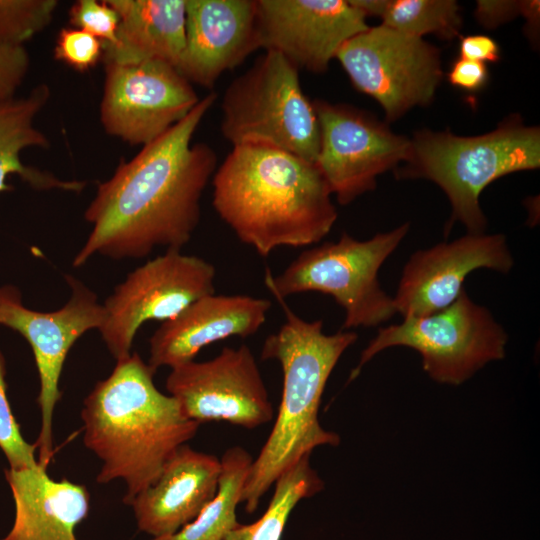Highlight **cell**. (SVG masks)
<instances>
[{
  "label": "cell",
  "instance_id": "cell-24",
  "mask_svg": "<svg viewBox=\"0 0 540 540\" xmlns=\"http://www.w3.org/2000/svg\"><path fill=\"white\" fill-rule=\"evenodd\" d=\"M323 487V481L310 464V455L303 457L276 480L263 515L251 524H238L224 540H280L296 505Z\"/></svg>",
  "mask_w": 540,
  "mask_h": 540
},
{
  "label": "cell",
  "instance_id": "cell-31",
  "mask_svg": "<svg viewBox=\"0 0 540 540\" xmlns=\"http://www.w3.org/2000/svg\"><path fill=\"white\" fill-rule=\"evenodd\" d=\"M447 78L455 87L477 91L487 82L488 70L485 63L459 58L452 64Z\"/></svg>",
  "mask_w": 540,
  "mask_h": 540
},
{
  "label": "cell",
  "instance_id": "cell-17",
  "mask_svg": "<svg viewBox=\"0 0 540 540\" xmlns=\"http://www.w3.org/2000/svg\"><path fill=\"white\" fill-rule=\"evenodd\" d=\"M259 48L255 0H186L185 47L176 69L212 88Z\"/></svg>",
  "mask_w": 540,
  "mask_h": 540
},
{
  "label": "cell",
  "instance_id": "cell-25",
  "mask_svg": "<svg viewBox=\"0 0 540 540\" xmlns=\"http://www.w3.org/2000/svg\"><path fill=\"white\" fill-rule=\"evenodd\" d=\"M382 25L423 38L433 33L450 40L462 26L460 7L454 0H389Z\"/></svg>",
  "mask_w": 540,
  "mask_h": 540
},
{
  "label": "cell",
  "instance_id": "cell-2",
  "mask_svg": "<svg viewBox=\"0 0 540 540\" xmlns=\"http://www.w3.org/2000/svg\"><path fill=\"white\" fill-rule=\"evenodd\" d=\"M212 205L259 255L321 241L337 220L315 163L263 144L232 146L213 177Z\"/></svg>",
  "mask_w": 540,
  "mask_h": 540
},
{
  "label": "cell",
  "instance_id": "cell-13",
  "mask_svg": "<svg viewBox=\"0 0 540 540\" xmlns=\"http://www.w3.org/2000/svg\"><path fill=\"white\" fill-rule=\"evenodd\" d=\"M166 389L182 413L199 424L208 421L254 429L270 422L274 407L250 348L224 347L214 358L171 368Z\"/></svg>",
  "mask_w": 540,
  "mask_h": 540
},
{
  "label": "cell",
  "instance_id": "cell-8",
  "mask_svg": "<svg viewBox=\"0 0 540 540\" xmlns=\"http://www.w3.org/2000/svg\"><path fill=\"white\" fill-rule=\"evenodd\" d=\"M507 334L491 312L473 302L463 290L446 308L430 315L406 317L381 327L362 351L348 382L363 366L389 347L418 351L423 369L439 383L459 385L490 361L505 357Z\"/></svg>",
  "mask_w": 540,
  "mask_h": 540
},
{
  "label": "cell",
  "instance_id": "cell-11",
  "mask_svg": "<svg viewBox=\"0 0 540 540\" xmlns=\"http://www.w3.org/2000/svg\"><path fill=\"white\" fill-rule=\"evenodd\" d=\"M71 288L66 304L53 312L26 308L20 292L13 286L0 287V325L9 327L30 344L40 379L38 404L41 429L36 443L38 463L47 468L54 455L53 414L61 398L59 380L73 344L87 331L100 329L104 306L97 296L71 275L65 277Z\"/></svg>",
  "mask_w": 540,
  "mask_h": 540
},
{
  "label": "cell",
  "instance_id": "cell-28",
  "mask_svg": "<svg viewBox=\"0 0 540 540\" xmlns=\"http://www.w3.org/2000/svg\"><path fill=\"white\" fill-rule=\"evenodd\" d=\"M104 43L77 28H63L57 37L54 56L71 68L84 72L103 57Z\"/></svg>",
  "mask_w": 540,
  "mask_h": 540
},
{
  "label": "cell",
  "instance_id": "cell-6",
  "mask_svg": "<svg viewBox=\"0 0 540 540\" xmlns=\"http://www.w3.org/2000/svg\"><path fill=\"white\" fill-rule=\"evenodd\" d=\"M221 133L232 146L263 144L315 163L320 129L313 102L304 94L299 69L267 50L226 88Z\"/></svg>",
  "mask_w": 540,
  "mask_h": 540
},
{
  "label": "cell",
  "instance_id": "cell-35",
  "mask_svg": "<svg viewBox=\"0 0 540 540\" xmlns=\"http://www.w3.org/2000/svg\"><path fill=\"white\" fill-rule=\"evenodd\" d=\"M351 5L360 10L366 17H382L389 0H348Z\"/></svg>",
  "mask_w": 540,
  "mask_h": 540
},
{
  "label": "cell",
  "instance_id": "cell-19",
  "mask_svg": "<svg viewBox=\"0 0 540 540\" xmlns=\"http://www.w3.org/2000/svg\"><path fill=\"white\" fill-rule=\"evenodd\" d=\"M220 474L218 457L180 446L155 482L130 502L138 528L153 538L175 533L214 498Z\"/></svg>",
  "mask_w": 540,
  "mask_h": 540
},
{
  "label": "cell",
  "instance_id": "cell-18",
  "mask_svg": "<svg viewBox=\"0 0 540 540\" xmlns=\"http://www.w3.org/2000/svg\"><path fill=\"white\" fill-rule=\"evenodd\" d=\"M271 306L268 299L248 295L203 296L153 333L148 365L155 372L162 366L173 368L194 360L209 344L254 335Z\"/></svg>",
  "mask_w": 540,
  "mask_h": 540
},
{
  "label": "cell",
  "instance_id": "cell-33",
  "mask_svg": "<svg viewBox=\"0 0 540 540\" xmlns=\"http://www.w3.org/2000/svg\"><path fill=\"white\" fill-rule=\"evenodd\" d=\"M460 58L478 62H496L500 49L495 40L486 35H467L461 38Z\"/></svg>",
  "mask_w": 540,
  "mask_h": 540
},
{
  "label": "cell",
  "instance_id": "cell-10",
  "mask_svg": "<svg viewBox=\"0 0 540 540\" xmlns=\"http://www.w3.org/2000/svg\"><path fill=\"white\" fill-rule=\"evenodd\" d=\"M216 269L207 260L167 249L130 272L103 304L99 331L116 360L128 357L138 329L168 321L199 298L215 293Z\"/></svg>",
  "mask_w": 540,
  "mask_h": 540
},
{
  "label": "cell",
  "instance_id": "cell-14",
  "mask_svg": "<svg viewBox=\"0 0 540 540\" xmlns=\"http://www.w3.org/2000/svg\"><path fill=\"white\" fill-rule=\"evenodd\" d=\"M199 101L191 83L170 64H105L100 120L108 134L131 145L157 139Z\"/></svg>",
  "mask_w": 540,
  "mask_h": 540
},
{
  "label": "cell",
  "instance_id": "cell-9",
  "mask_svg": "<svg viewBox=\"0 0 540 540\" xmlns=\"http://www.w3.org/2000/svg\"><path fill=\"white\" fill-rule=\"evenodd\" d=\"M335 58L353 86L381 105L388 121L431 103L443 77L437 47L382 24L346 41Z\"/></svg>",
  "mask_w": 540,
  "mask_h": 540
},
{
  "label": "cell",
  "instance_id": "cell-32",
  "mask_svg": "<svg viewBox=\"0 0 540 540\" xmlns=\"http://www.w3.org/2000/svg\"><path fill=\"white\" fill-rule=\"evenodd\" d=\"M521 1L480 0L477 1L475 17L488 29L510 21L520 15Z\"/></svg>",
  "mask_w": 540,
  "mask_h": 540
},
{
  "label": "cell",
  "instance_id": "cell-30",
  "mask_svg": "<svg viewBox=\"0 0 540 540\" xmlns=\"http://www.w3.org/2000/svg\"><path fill=\"white\" fill-rule=\"evenodd\" d=\"M29 63L24 46L0 43V101L14 97L28 72Z\"/></svg>",
  "mask_w": 540,
  "mask_h": 540
},
{
  "label": "cell",
  "instance_id": "cell-12",
  "mask_svg": "<svg viewBox=\"0 0 540 540\" xmlns=\"http://www.w3.org/2000/svg\"><path fill=\"white\" fill-rule=\"evenodd\" d=\"M312 102L320 129L315 164L341 205L373 190L380 174L408 160L410 139L374 116L346 104Z\"/></svg>",
  "mask_w": 540,
  "mask_h": 540
},
{
  "label": "cell",
  "instance_id": "cell-7",
  "mask_svg": "<svg viewBox=\"0 0 540 540\" xmlns=\"http://www.w3.org/2000/svg\"><path fill=\"white\" fill-rule=\"evenodd\" d=\"M408 222L359 241L344 232L337 242L303 251L274 277L266 271L265 284L276 300L304 292L330 295L344 309L343 329L374 327L397 312L393 297L378 281V272L409 231Z\"/></svg>",
  "mask_w": 540,
  "mask_h": 540
},
{
  "label": "cell",
  "instance_id": "cell-4",
  "mask_svg": "<svg viewBox=\"0 0 540 540\" xmlns=\"http://www.w3.org/2000/svg\"><path fill=\"white\" fill-rule=\"evenodd\" d=\"M285 321L261 349L263 360H276L282 369V397L272 430L253 459L241 503L253 513L276 480L300 459L324 445L336 447L338 434L325 430L319 407L328 378L342 354L357 340L351 331L323 332L322 320L306 321L277 300Z\"/></svg>",
  "mask_w": 540,
  "mask_h": 540
},
{
  "label": "cell",
  "instance_id": "cell-27",
  "mask_svg": "<svg viewBox=\"0 0 540 540\" xmlns=\"http://www.w3.org/2000/svg\"><path fill=\"white\" fill-rule=\"evenodd\" d=\"M0 448L11 469L33 467L38 464L36 446L27 443L16 422L6 395L5 364L0 352Z\"/></svg>",
  "mask_w": 540,
  "mask_h": 540
},
{
  "label": "cell",
  "instance_id": "cell-22",
  "mask_svg": "<svg viewBox=\"0 0 540 540\" xmlns=\"http://www.w3.org/2000/svg\"><path fill=\"white\" fill-rule=\"evenodd\" d=\"M50 97L46 84L35 87L28 96L0 101V192L11 189L6 184L9 174H18L35 189H60L79 192L86 183L61 180L50 172L25 166L20 153L28 147H49V140L33 121Z\"/></svg>",
  "mask_w": 540,
  "mask_h": 540
},
{
  "label": "cell",
  "instance_id": "cell-29",
  "mask_svg": "<svg viewBox=\"0 0 540 540\" xmlns=\"http://www.w3.org/2000/svg\"><path fill=\"white\" fill-rule=\"evenodd\" d=\"M69 17L72 26L91 34L105 45L116 41L120 19L106 0H79L71 7Z\"/></svg>",
  "mask_w": 540,
  "mask_h": 540
},
{
  "label": "cell",
  "instance_id": "cell-34",
  "mask_svg": "<svg viewBox=\"0 0 540 540\" xmlns=\"http://www.w3.org/2000/svg\"><path fill=\"white\" fill-rule=\"evenodd\" d=\"M526 19V29L527 35L532 41L536 40V35L539 30V16H540V5L539 1L535 0H525L521 1V12Z\"/></svg>",
  "mask_w": 540,
  "mask_h": 540
},
{
  "label": "cell",
  "instance_id": "cell-5",
  "mask_svg": "<svg viewBox=\"0 0 540 540\" xmlns=\"http://www.w3.org/2000/svg\"><path fill=\"white\" fill-rule=\"evenodd\" d=\"M399 178H425L447 195L452 216L446 231L460 221L468 233H484L486 217L480 194L496 179L540 166V130L518 115L509 116L491 132L462 137L450 131L414 133Z\"/></svg>",
  "mask_w": 540,
  "mask_h": 540
},
{
  "label": "cell",
  "instance_id": "cell-1",
  "mask_svg": "<svg viewBox=\"0 0 540 540\" xmlns=\"http://www.w3.org/2000/svg\"><path fill=\"white\" fill-rule=\"evenodd\" d=\"M216 99L213 92L200 99L187 116L99 184L84 213L92 230L74 267L95 254L142 258L155 247L181 250L188 243L200 221L202 194L217 169L214 150L191 140Z\"/></svg>",
  "mask_w": 540,
  "mask_h": 540
},
{
  "label": "cell",
  "instance_id": "cell-15",
  "mask_svg": "<svg viewBox=\"0 0 540 540\" xmlns=\"http://www.w3.org/2000/svg\"><path fill=\"white\" fill-rule=\"evenodd\" d=\"M259 48L299 70L322 73L341 46L369 28L348 0H255Z\"/></svg>",
  "mask_w": 540,
  "mask_h": 540
},
{
  "label": "cell",
  "instance_id": "cell-16",
  "mask_svg": "<svg viewBox=\"0 0 540 540\" xmlns=\"http://www.w3.org/2000/svg\"><path fill=\"white\" fill-rule=\"evenodd\" d=\"M514 260L502 234L468 233L415 252L403 268L393 302L403 318L421 317L452 304L465 278L481 268L509 272Z\"/></svg>",
  "mask_w": 540,
  "mask_h": 540
},
{
  "label": "cell",
  "instance_id": "cell-3",
  "mask_svg": "<svg viewBox=\"0 0 540 540\" xmlns=\"http://www.w3.org/2000/svg\"><path fill=\"white\" fill-rule=\"evenodd\" d=\"M154 374L136 352L117 360L111 374L84 399L81 411L83 442L103 463L97 482L123 480L126 504L155 482L200 426L172 396L156 388Z\"/></svg>",
  "mask_w": 540,
  "mask_h": 540
},
{
  "label": "cell",
  "instance_id": "cell-20",
  "mask_svg": "<svg viewBox=\"0 0 540 540\" xmlns=\"http://www.w3.org/2000/svg\"><path fill=\"white\" fill-rule=\"evenodd\" d=\"M15 503L14 524L2 540H77L75 529L89 512L84 485L49 477L46 467L5 471Z\"/></svg>",
  "mask_w": 540,
  "mask_h": 540
},
{
  "label": "cell",
  "instance_id": "cell-21",
  "mask_svg": "<svg viewBox=\"0 0 540 540\" xmlns=\"http://www.w3.org/2000/svg\"><path fill=\"white\" fill-rule=\"evenodd\" d=\"M119 15L106 63L160 61L176 68L185 47L186 0H106Z\"/></svg>",
  "mask_w": 540,
  "mask_h": 540
},
{
  "label": "cell",
  "instance_id": "cell-23",
  "mask_svg": "<svg viewBox=\"0 0 540 540\" xmlns=\"http://www.w3.org/2000/svg\"><path fill=\"white\" fill-rule=\"evenodd\" d=\"M252 461V456L243 447L228 448L220 459L221 474L214 498L194 520L178 531L152 540H224L239 524L236 508L241 504L243 487Z\"/></svg>",
  "mask_w": 540,
  "mask_h": 540
},
{
  "label": "cell",
  "instance_id": "cell-26",
  "mask_svg": "<svg viewBox=\"0 0 540 540\" xmlns=\"http://www.w3.org/2000/svg\"><path fill=\"white\" fill-rule=\"evenodd\" d=\"M56 0H0V43L24 46V42L52 21Z\"/></svg>",
  "mask_w": 540,
  "mask_h": 540
}]
</instances>
